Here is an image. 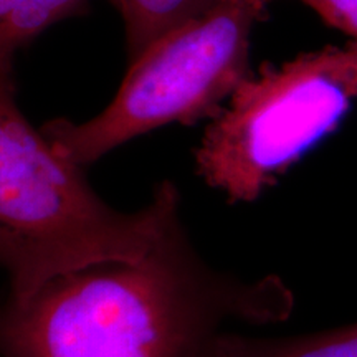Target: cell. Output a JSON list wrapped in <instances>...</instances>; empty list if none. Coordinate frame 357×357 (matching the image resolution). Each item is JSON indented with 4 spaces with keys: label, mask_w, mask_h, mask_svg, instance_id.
<instances>
[{
    "label": "cell",
    "mask_w": 357,
    "mask_h": 357,
    "mask_svg": "<svg viewBox=\"0 0 357 357\" xmlns=\"http://www.w3.org/2000/svg\"><path fill=\"white\" fill-rule=\"evenodd\" d=\"M293 307L278 275L208 265L178 208L141 260L68 271L29 300H6L0 357H207L230 323H281Z\"/></svg>",
    "instance_id": "cell-1"
},
{
    "label": "cell",
    "mask_w": 357,
    "mask_h": 357,
    "mask_svg": "<svg viewBox=\"0 0 357 357\" xmlns=\"http://www.w3.org/2000/svg\"><path fill=\"white\" fill-rule=\"evenodd\" d=\"M178 208L171 181L155 185L141 211L111 207L84 167L30 124L17 105L12 71H0V268L10 284L7 300H29L68 271L141 260Z\"/></svg>",
    "instance_id": "cell-2"
},
{
    "label": "cell",
    "mask_w": 357,
    "mask_h": 357,
    "mask_svg": "<svg viewBox=\"0 0 357 357\" xmlns=\"http://www.w3.org/2000/svg\"><path fill=\"white\" fill-rule=\"evenodd\" d=\"M268 3L217 0L128 61L121 86L100 114L83 123L53 119L40 129L61 154L86 167L154 129L211 121L252 73V37Z\"/></svg>",
    "instance_id": "cell-3"
},
{
    "label": "cell",
    "mask_w": 357,
    "mask_h": 357,
    "mask_svg": "<svg viewBox=\"0 0 357 357\" xmlns=\"http://www.w3.org/2000/svg\"><path fill=\"white\" fill-rule=\"evenodd\" d=\"M357 101V42L263 63L208 121L195 172L230 204H252L336 131Z\"/></svg>",
    "instance_id": "cell-4"
},
{
    "label": "cell",
    "mask_w": 357,
    "mask_h": 357,
    "mask_svg": "<svg viewBox=\"0 0 357 357\" xmlns=\"http://www.w3.org/2000/svg\"><path fill=\"white\" fill-rule=\"evenodd\" d=\"M207 357H357V323L276 337L223 331Z\"/></svg>",
    "instance_id": "cell-5"
},
{
    "label": "cell",
    "mask_w": 357,
    "mask_h": 357,
    "mask_svg": "<svg viewBox=\"0 0 357 357\" xmlns=\"http://www.w3.org/2000/svg\"><path fill=\"white\" fill-rule=\"evenodd\" d=\"M89 0H0V71H12L15 53L58 22L78 15Z\"/></svg>",
    "instance_id": "cell-6"
},
{
    "label": "cell",
    "mask_w": 357,
    "mask_h": 357,
    "mask_svg": "<svg viewBox=\"0 0 357 357\" xmlns=\"http://www.w3.org/2000/svg\"><path fill=\"white\" fill-rule=\"evenodd\" d=\"M121 15L126 32L128 61L144 48L190 17L199 15L217 0H109Z\"/></svg>",
    "instance_id": "cell-7"
},
{
    "label": "cell",
    "mask_w": 357,
    "mask_h": 357,
    "mask_svg": "<svg viewBox=\"0 0 357 357\" xmlns=\"http://www.w3.org/2000/svg\"><path fill=\"white\" fill-rule=\"evenodd\" d=\"M275 2V0H268ZM310 7L326 24L357 42V0H294Z\"/></svg>",
    "instance_id": "cell-8"
}]
</instances>
